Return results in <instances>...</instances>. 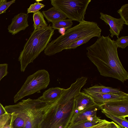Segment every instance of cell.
I'll return each instance as SVG.
<instances>
[{"mask_svg":"<svg viewBox=\"0 0 128 128\" xmlns=\"http://www.w3.org/2000/svg\"><path fill=\"white\" fill-rule=\"evenodd\" d=\"M101 36V34H96L88 36L82 38L80 39L67 47L65 50L74 49L78 46L88 42L90 40L94 37L98 38Z\"/></svg>","mask_w":128,"mask_h":128,"instance_id":"7402d4cb","label":"cell"},{"mask_svg":"<svg viewBox=\"0 0 128 128\" xmlns=\"http://www.w3.org/2000/svg\"><path fill=\"white\" fill-rule=\"evenodd\" d=\"M73 24L72 20L68 19L53 23L51 26L54 30L64 28L66 30L71 28Z\"/></svg>","mask_w":128,"mask_h":128,"instance_id":"44dd1931","label":"cell"},{"mask_svg":"<svg viewBox=\"0 0 128 128\" xmlns=\"http://www.w3.org/2000/svg\"><path fill=\"white\" fill-rule=\"evenodd\" d=\"M33 18L34 30L46 27L48 26L42 12L40 11L34 13Z\"/></svg>","mask_w":128,"mask_h":128,"instance_id":"e0dca14e","label":"cell"},{"mask_svg":"<svg viewBox=\"0 0 128 128\" xmlns=\"http://www.w3.org/2000/svg\"><path fill=\"white\" fill-rule=\"evenodd\" d=\"M100 18L110 26V36L113 38L114 36H116L118 38H119L120 32L123 29L124 25L125 24L124 21L121 18H115L102 12H100Z\"/></svg>","mask_w":128,"mask_h":128,"instance_id":"9c48e42d","label":"cell"},{"mask_svg":"<svg viewBox=\"0 0 128 128\" xmlns=\"http://www.w3.org/2000/svg\"><path fill=\"white\" fill-rule=\"evenodd\" d=\"M83 84L76 80L66 90L60 97L48 110L40 128H67L75 113V98Z\"/></svg>","mask_w":128,"mask_h":128,"instance_id":"7a4b0ae2","label":"cell"},{"mask_svg":"<svg viewBox=\"0 0 128 128\" xmlns=\"http://www.w3.org/2000/svg\"></svg>","mask_w":128,"mask_h":128,"instance_id":"1f68e13d","label":"cell"},{"mask_svg":"<svg viewBox=\"0 0 128 128\" xmlns=\"http://www.w3.org/2000/svg\"><path fill=\"white\" fill-rule=\"evenodd\" d=\"M27 14L20 12L14 16L12 19L11 23L8 26V32L14 35L22 30H24L28 26Z\"/></svg>","mask_w":128,"mask_h":128,"instance_id":"8fae6325","label":"cell"},{"mask_svg":"<svg viewBox=\"0 0 128 128\" xmlns=\"http://www.w3.org/2000/svg\"><path fill=\"white\" fill-rule=\"evenodd\" d=\"M117 12L124 22L125 24L128 25V4L123 5Z\"/></svg>","mask_w":128,"mask_h":128,"instance_id":"603a6c76","label":"cell"},{"mask_svg":"<svg viewBox=\"0 0 128 128\" xmlns=\"http://www.w3.org/2000/svg\"><path fill=\"white\" fill-rule=\"evenodd\" d=\"M82 92L90 96L96 94L109 93L124 94L125 93L118 88L97 84L88 88H85L84 89Z\"/></svg>","mask_w":128,"mask_h":128,"instance_id":"5bb4252c","label":"cell"},{"mask_svg":"<svg viewBox=\"0 0 128 128\" xmlns=\"http://www.w3.org/2000/svg\"><path fill=\"white\" fill-rule=\"evenodd\" d=\"M115 43L118 48L124 49L128 45V36H121L115 41Z\"/></svg>","mask_w":128,"mask_h":128,"instance_id":"cb8c5ba5","label":"cell"},{"mask_svg":"<svg viewBox=\"0 0 128 128\" xmlns=\"http://www.w3.org/2000/svg\"><path fill=\"white\" fill-rule=\"evenodd\" d=\"M11 116L0 103V128H3L5 126L10 123Z\"/></svg>","mask_w":128,"mask_h":128,"instance_id":"ffe728a7","label":"cell"},{"mask_svg":"<svg viewBox=\"0 0 128 128\" xmlns=\"http://www.w3.org/2000/svg\"><path fill=\"white\" fill-rule=\"evenodd\" d=\"M103 120L100 118L93 120H86L69 125L67 128H89L98 124Z\"/></svg>","mask_w":128,"mask_h":128,"instance_id":"ac0fdd59","label":"cell"},{"mask_svg":"<svg viewBox=\"0 0 128 128\" xmlns=\"http://www.w3.org/2000/svg\"><path fill=\"white\" fill-rule=\"evenodd\" d=\"M8 64L6 63L0 64V81L8 73Z\"/></svg>","mask_w":128,"mask_h":128,"instance_id":"83f0119b","label":"cell"},{"mask_svg":"<svg viewBox=\"0 0 128 128\" xmlns=\"http://www.w3.org/2000/svg\"><path fill=\"white\" fill-rule=\"evenodd\" d=\"M102 110V112L106 117L112 120L121 128H128V121L125 118H122L115 116L106 111Z\"/></svg>","mask_w":128,"mask_h":128,"instance_id":"d6986e66","label":"cell"},{"mask_svg":"<svg viewBox=\"0 0 128 128\" xmlns=\"http://www.w3.org/2000/svg\"><path fill=\"white\" fill-rule=\"evenodd\" d=\"M111 122L106 120L98 124L89 128H110L111 126Z\"/></svg>","mask_w":128,"mask_h":128,"instance_id":"f1b7e54d","label":"cell"},{"mask_svg":"<svg viewBox=\"0 0 128 128\" xmlns=\"http://www.w3.org/2000/svg\"><path fill=\"white\" fill-rule=\"evenodd\" d=\"M91 0H51V5L72 20H84L86 11Z\"/></svg>","mask_w":128,"mask_h":128,"instance_id":"52a82bcc","label":"cell"},{"mask_svg":"<svg viewBox=\"0 0 128 128\" xmlns=\"http://www.w3.org/2000/svg\"><path fill=\"white\" fill-rule=\"evenodd\" d=\"M45 5L39 2L30 5V7L27 9V14L30 13L36 12L39 10L44 7Z\"/></svg>","mask_w":128,"mask_h":128,"instance_id":"d4e9b609","label":"cell"},{"mask_svg":"<svg viewBox=\"0 0 128 128\" xmlns=\"http://www.w3.org/2000/svg\"><path fill=\"white\" fill-rule=\"evenodd\" d=\"M118 47L114 40L102 35L87 47L86 55L96 67L100 75L112 78L124 83L128 79V73L119 58Z\"/></svg>","mask_w":128,"mask_h":128,"instance_id":"6da1fadb","label":"cell"},{"mask_svg":"<svg viewBox=\"0 0 128 128\" xmlns=\"http://www.w3.org/2000/svg\"><path fill=\"white\" fill-rule=\"evenodd\" d=\"M12 114L15 115V118L12 123L13 128H24V122L23 120L17 114Z\"/></svg>","mask_w":128,"mask_h":128,"instance_id":"484cf974","label":"cell"},{"mask_svg":"<svg viewBox=\"0 0 128 128\" xmlns=\"http://www.w3.org/2000/svg\"><path fill=\"white\" fill-rule=\"evenodd\" d=\"M51 104L37 99L28 98L16 104L6 106L4 108L9 114H17L24 120V128H40L46 114Z\"/></svg>","mask_w":128,"mask_h":128,"instance_id":"3957f363","label":"cell"},{"mask_svg":"<svg viewBox=\"0 0 128 128\" xmlns=\"http://www.w3.org/2000/svg\"><path fill=\"white\" fill-rule=\"evenodd\" d=\"M75 113L83 112L94 105L95 103L91 96L80 92L75 98Z\"/></svg>","mask_w":128,"mask_h":128,"instance_id":"7c38bea8","label":"cell"},{"mask_svg":"<svg viewBox=\"0 0 128 128\" xmlns=\"http://www.w3.org/2000/svg\"><path fill=\"white\" fill-rule=\"evenodd\" d=\"M11 114L12 116L10 122V123L5 126L3 128H13L12 123L15 118V115L12 114Z\"/></svg>","mask_w":128,"mask_h":128,"instance_id":"f546056e","label":"cell"},{"mask_svg":"<svg viewBox=\"0 0 128 128\" xmlns=\"http://www.w3.org/2000/svg\"><path fill=\"white\" fill-rule=\"evenodd\" d=\"M65 90L58 87L50 88L45 91L37 99L48 104H52L60 97Z\"/></svg>","mask_w":128,"mask_h":128,"instance_id":"4fadbf2b","label":"cell"},{"mask_svg":"<svg viewBox=\"0 0 128 128\" xmlns=\"http://www.w3.org/2000/svg\"><path fill=\"white\" fill-rule=\"evenodd\" d=\"M100 107L101 110L119 117L128 116V99L106 102L100 104Z\"/></svg>","mask_w":128,"mask_h":128,"instance_id":"ba28073f","label":"cell"},{"mask_svg":"<svg viewBox=\"0 0 128 128\" xmlns=\"http://www.w3.org/2000/svg\"><path fill=\"white\" fill-rule=\"evenodd\" d=\"M91 96L95 103L100 104L110 101L128 99V94L126 93L124 94H96Z\"/></svg>","mask_w":128,"mask_h":128,"instance_id":"9a60e30c","label":"cell"},{"mask_svg":"<svg viewBox=\"0 0 128 128\" xmlns=\"http://www.w3.org/2000/svg\"><path fill=\"white\" fill-rule=\"evenodd\" d=\"M88 32L85 26L80 23L67 30L56 39L47 45L44 53L48 56H51L60 52L72 43L86 36Z\"/></svg>","mask_w":128,"mask_h":128,"instance_id":"5b68a950","label":"cell"},{"mask_svg":"<svg viewBox=\"0 0 128 128\" xmlns=\"http://www.w3.org/2000/svg\"><path fill=\"white\" fill-rule=\"evenodd\" d=\"M111 126L110 128H121V127L113 121L111 122Z\"/></svg>","mask_w":128,"mask_h":128,"instance_id":"4dcf8cb0","label":"cell"},{"mask_svg":"<svg viewBox=\"0 0 128 128\" xmlns=\"http://www.w3.org/2000/svg\"><path fill=\"white\" fill-rule=\"evenodd\" d=\"M15 2L13 0L7 2L6 0H0V14L5 13L6 10L12 4Z\"/></svg>","mask_w":128,"mask_h":128,"instance_id":"4316f807","label":"cell"},{"mask_svg":"<svg viewBox=\"0 0 128 128\" xmlns=\"http://www.w3.org/2000/svg\"><path fill=\"white\" fill-rule=\"evenodd\" d=\"M42 12L48 22L52 23L65 20L67 18L63 13L53 6L46 10L42 11Z\"/></svg>","mask_w":128,"mask_h":128,"instance_id":"2e32d148","label":"cell"},{"mask_svg":"<svg viewBox=\"0 0 128 128\" xmlns=\"http://www.w3.org/2000/svg\"><path fill=\"white\" fill-rule=\"evenodd\" d=\"M100 104L96 103L83 112L74 114L69 125L86 120H93L100 119L97 116L96 112L98 110H100Z\"/></svg>","mask_w":128,"mask_h":128,"instance_id":"30bf717a","label":"cell"},{"mask_svg":"<svg viewBox=\"0 0 128 128\" xmlns=\"http://www.w3.org/2000/svg\"><path fill=\"white\" fill-rule=\"evenodd\" d=\"M50 80L48 72L44 69L39 70L30 75L14 96V102H16L25 96L36 92H40L41 90L47 88Z\"/></svg>","mask_w":128,"mask_h":128,"instance_id":"8992f818","label":"cell"},{"mask_svg":"<svg viewBox=\"0 0 128 128\" xmlns=\"http://www.w3.org/2000/svg\"><path fill=\"white\" fill-rule=\"evenodd\" d=\"M54 32V30L49 24L46 27L34 30L31 32L18 58L21 72H24L28 64L33 62L44 50L51 40Z\"/></svg>","mask_w":128,"mask_h":128,"instance_id":"277c9868","label":"cell"}]
</instances>
